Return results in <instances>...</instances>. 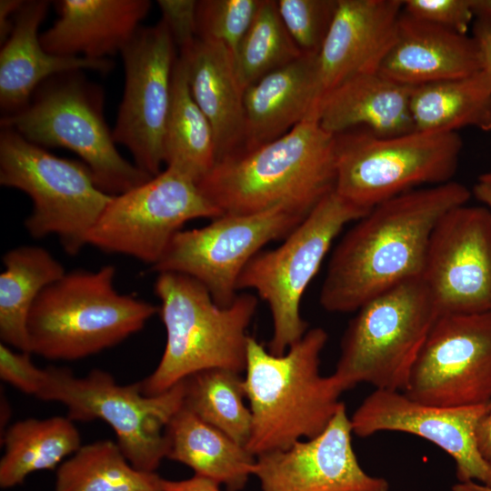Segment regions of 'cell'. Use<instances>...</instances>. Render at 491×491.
<instances>
[{
    "label": "cell",
    "instance_id": "obj_1",
    "mask_svg": "<svg viewBox=\"0 0 491 491\" xmlns=\"http://www.w3.org/2000/svg\"><path fill=\"white\" fill-rule=\"evenodd\" d=\"M470 196L465 185L450 181L412 189L374 206L334 249L319 295L323 308L356 312L377 296L422 277L436 225Z\"/></svg>",
    "mask_w": 491,
    "mask_h": 491
},
{
    "label": "cell",
    "instance_id": "obj_2",
    "mask_svg": "<svg viewBox=\"0 0 491 491\" xmlns=\"http://www.w3.org/2000/svg\"><path fill=\"white\" fill-rule=\"evenodd\" d=\"M336 180L335 135L312 112L281 137L219 159L197 185L222 215L283 204L310 212Z\"/></svg>",
    "mask_w": 491,
    "mask_h": 491
},
{
    "label": "cell",
    "instance_id": "obj_3",
    "mask_svg": "<svg viewBox=\"0 0 491 491\" xmlns=\"http://www.w3.org/2000/svg\"><path fill=\"white\" fill-rule=\"evenodd\" d=\"M327 339L326 330L311 328L276 356L249 337L244 387L252 428L246 448L255 456L317 436L344 404L339 381L320 372Z\"/></svg>",
    "mask_w": 491,
    "mask_h": 491
},
{
    "label": "cell",
    "instance_id": "obj_4",
    "mask_svg": "<svg viewBox=\"0 0 491 491\" xmlns=\"http://www.w3.org/2000/svg\"><path fill=\"white\" fill-rule=\"evenodd\" d=\"M155 293L161 303L166 344L156 368L140 381L143 394H163L205 369L245 371L247 329L257 296L237 294L229 306H221L200 282L176 272L157 273Z\"/></svg>",
    "mask_w": 491,
    "mask_h": 491
},
{
    "label": "cell",
    "instance_id": "obj_5",
    "mask_svg": "<svg viewBox=\"0 0 491 491\" xmlns=\"http://www.w3.org/2000/svg\"><path fill=\"white\" fill-rule=\"evenodd\" d=\"M115 268L75 270L39 295L28 317L31 354L77 360L120 344L144 328L159 307L115 287Z\"/></svg>",
    "mask_w": 491,
    "mask_h": 491
},
{
    "label": "cell",
    "instance_id": "obj_6",
    "mask_svg": "<svg viewBox=\"0 0 491 491\" xmlns=\"http://www.w3.org/2000/svg\"><path fill=\"white\" fill-rule=\"evenodd\" d=\"M9 127L42 147H63L81 157L98 187L110 195L135 188L153 176L118 152L104 116V91L82 71L44 81L22 110L1 118Z\"/></svg>",
    "mask_w": 491,
    "mask_h": 491
},
{
    "label": "cell",
    "instance_id": "obj_7",
    "mask_svg": "<svg viewBox=\"0 0 491 491\" xmlns=\"http://www.w3.org/2000/svg\"><path fill=\"white\" fill-rule=\"evenodd\" d=\"M350 320L333 375L344 391L360 383L404 392L418 353L438 316L418 277L371 299Z\"/></svg>",
    "mask_w": 491,
    "mask_h": 491
},
{
    "label": "cell",
    "instance_id": "obj_8",
    "mask_svg": "<svg viewBox=\"0 0 491 491\" xmlns=\"http://www.w3.org/2000/svg\"><path fill=\"white\" fill-rule=\"evenodd\" d=\"M0 184L32 200L25 221L34 238L55 235L65 251L78 254L114 195L102 191L83 162L53 155L9 127L0 133Z\"/></svg>",
    "mask_w": 491,
    "mask_h": 491
},
{
    "label": "cell",
    "instance_id": "obj_9",
    "mask_svg": "<svg viewBox=\"0 0 491 491\" xmlns=\"http://www.w3.org/2000/svg\"><path fill=\"white\" fill-rule=\"evenodd\" d=\"M462 145L456 132L381 137L356 128L335 135V191L369 211L419 185L452 181Z\"/></svg>",
    "mask_w": 491,
    "mask_h": 491
},
{
    "label": "cell",
    "instance_id": "obj_10",
    "mask_svg": "<svg viewBox=\"0 0 491 491\" xmlns=\"http://www.w3.org/2000/svg\"><path fill=\"white\" fill-rule=\"evenodd\" d=\"M369 211L346 201L334 190L280 246L261 250L246 266L237 289H252L268 305L273 322L267 346L271 354H285L306 333L308 324L300 314V304L307 286L344 226Z\"/></svg>",
    "mask_w": 491,
    "mask_h": 491
},
{
    "label": "cell",
    "instance_id": "obj_11",
    "mask_svg": "<svg viewBox=\"0 0 491 491\" xmlns=\"http://www.w3.org/2000/svg\"><path fill=\"white\" fill-rule=\"evenodd\" d=\"M36 397L63 404L72 421L107 423L129 463L137 470L155 473L165 458V428L184 404V384L145 396L140 382L120 385L101 369L80 377L68 368L51 366L45 368Z\"/></svg>",
    "mask_w": 491,
    "mask_h": 491
},
{
    "label": "cell",
    "instance_id": "obj_12",
    "mask_svg": "<svg viewBox=\"0 0 491 491\" xmlns=\"http://www.w3.org/2000/svg\"><path fill=\"white\" fill-rule=\"evenodd\" d=\"M309 212L278 205L251 214H223L205 226L180 230L158 262L156 273L176 272L200 282L221 306L237 296V283L264 246L284 239Z\"/></svg>",
    "mask_w": 491,
    "mask_h": 491
},
{
    "label": "cell",
    "instance_id": "obj_13",
    "mask_svg": "<svg viewBox=\"0 0 491 491\" xmlns=\"http://www.w3.org/2000/svg\"><path fill=\"white\" fill-rule=\"evenodd\" d=\"M222 215L185 175L165 167L145 183L114 195L87 245L155 265L184 225Z\"/></svg>",
    "mask_w": 491,
    "mask_h": 491
},
{
    "label": "cell",
    "instance_id": "obj_14",
    "mask_svg": "<svg viewBox=\"0 0 491 491\" xmlns=\"http://www.w3.org/2000/svg\"><path fill=\"white\" fill-rule=\"evenodd\" d=\"M431 406L464 407L491 401V311L437 316L403 392Z\"/></svg>",
    "mask_w": 491,
    "mask_h": 491
},
{
    "label": "cell",
    "instance_id": "obj_15",
    "mask_svg": "<svg viewBox=\"0 0 491 491\" xmlns=\"http://www.w3.org/2000/svg\"><path fill=\"white\" fill-rule=\"evenodd\" d=\"M125 90L113 137L125 146L135 165L155 176L164 163V136L177 55L175 44L161 19L141 26L120 53Z\"/></svg>",
    "mask_w": 491,
    "mask_h": 491
},
{
    "label": "cell",
    "instance_id": "obj_16",
    "mask_svg": "<svg viewBox=\"0 0 491 491\" xmlns=\"http://www.w3.org/2000/svg\"><path fill=\"white\" fill-rule=\"evenodd\" d=\"M422 279L438 316L491 311V211H448L430 238Z\"/></svg>",
    "mask_w": 491,
    "mask_h": 491
},
{
    "label": "cell",
    "instance_id": "obj_17",
    "mask_svg": "<svg viewBox=\"0 0 491 491\" xmlns=\"http://www.w3.org/2000/svg\"><path fill=\"white\" fill-rule=\"evenodd\" d=\"M487 405L443 407L417 402L401 391L376 389L350 419L353 434L359 437L393 431L424 438L454 459L458 482L491 486V468L480 455L476 437Z\"/></svg>",
    "mask_w": 491,
    "mask_h": 491
},
{
    "label": "cell",
    "instance_id": "obj_18",
    "mask_svg": "<svg viewBox=\"0 0 491 491\" xmlns=\"http://www.w3.org/2000/svg\"><path fill=\"white\" fill-rule=\"evenodd\" d=\"M352 434L343 404L317 436L257 456L253 476L262 491H389L385 478L361 467Z\"/></svg>",
    "mask_w": 491,
    "mask_h": 491
},
{
    "label": "cell",
    "instance_id": "obj_19",
    "mask_svg": "<svg viewBox=\"0 0 491 491\" xmlns=\"http://www.w3.org/2000/svg\"><path fill=\"white\" fill-rule=\"evenodd\" d=\"M402 12V0H338L317 55V104L344 82L378 72L395 43Z\"/></svg>",
    "mask_w": 491,
    "mask_h": 491
},
{
    "label": "cell",
    "instance_id": "obj_20",
    "mask_svg": "<svg viewBox=\"0 0 491 491\" xmlns=\"http://www.w3.org/2000/svg\"><path fill=\"white\" fill-rule=\"evenodd\" d=\"M481 70L480 48L474 36L403 11L395 43L378 73L396 83L416 86L469 76Z\"/></svg>",
    "mask_w": 491,
    "mask_h": 491
},
{
    "label": "cell",
    "instance_id": "obj_21",
    "mask_svg": "<svg viewBox=\"0 0 491 491\" xmlns=\"http://www.w3.org/2000/svg\"><path fill=\"white\" fill-rule=\"evenodd\" d=\"M55 5L58 18L40 35L43 48L95 60L121 53L152 5L148 0H59Z\"/></svg>",
    "mask_w": 491,
    "mask_h": 491
},
{
    "label": "cell",
    "instance_id": "obj_22",
    "mask_svg": "<svg viewBox=\"0 0 491 491\" xmlns=\"http://www.w3.org/2000/svg\"><path fill=\"white\" fill-rule=\"evenodd\" d=\"M50 3L24 1L14 28L0 51V106L5 115L15 114L30 102L35 90L46 79L71 71L92 70L108 73L114 68L109 59L61 56L46 52L38 28L45 18Z\"/></svg>",
    "mask_w": 491,
    "mask_h": 491
},
{
    "label": "cell",
    "instance_id": "obj_23",
    "mask_svg": "<svg viewBox=\"0 0 491 491\" xmlns=\"http://www.w3.org/2000/svg\"><path fill=\"white\" fill-rule=\"evenodd\" d=\"M243 103L244 137L238 151L252 150L286 135L316 111L317 55L303 54L250 85L244 90Z\"/></svg>",
    "mask_w": 491,
    "mask_h": 491
},
{
    "label": "cell",
    "instance_id": "obj_24",
    "mask_svg": "<svg viewBox=\"0 0 491 491\" xmlns=\"http://www.w3.org/2000/svg\"><path fill=\"white\" fill-rule=\"evenodd\" d=\"M412 88L378 72L355 76L319 100L318 122L334 135L356 128L381 137L411 133L416 131L410 110Z\"/></svg>",
    "mask_w": 491,
    "mask_h": 491
},
{
    "label": "cell",
    "instance_id": "obj_25",
    "mask_svg": "<svg viewBox=\"0 0 491 491\" xmlns=\"http://www.w3.org/2000/svg\"><path fill=\"white\" fill-rule=\"evenodd\" d=\"M179 55L191 94L212 126L217 162L240 150L244 137V90L234 55L222 44L198 38Z\"/></svg>",
    "mask_w": 491,
    "mask_h": 491
},
{
    "label": "cell",
    "instance_id": "obj_26",
    "mask_svg": "<svg viewBox=\"0 0 491 491\" xmlns=\"http://www.w3.org/2000/svg\"><path fill=\"white\" fill-rule=\"evenodd\" d=\"M165 442V458L223 484L227 491H240L253 475L256 456L184 406L168 421Z\"/></svg>",
    "mask_w": 491,
    "mask_h": 491
},
{
    "label": "cell",
    "instance_id": "obj_27",
    "mask_svg": "<svg viewBox=\"0 0 491 491\" xmlns=\"http://www.w3.org/2000/svg\"><path fill=\"white\" fill-rule=\"evenodd\" d=\"M0 275V337L2 343L18 351L30 352L28 317L45 288L66 273L46 249L21 246L3 256Z\"/></svg>",
    "mask_w": 491,
    "mask_h": 491
},
{
    "label": "cell",
    "instance_id": "obj_28",
    "mask_svg": "<svg viewBox=\"0 0 491 491\" xmlns=\"http://www.w3.org/2000/svg\"><path fill=\"white\" fill-rule=\"evenodd\" d=\"M410 110L416 131L451 133L473 126L491 130V79L469 76L413 86Z\"/></svg>",
    "mask_w": 491,
    "mask_h": 491
},
{
    "label": "cell",
    "instance_id": "obj_29",
    "mask_svg": "<svg viewBox=\"0 0 491 491\" xmlns=\"http://www.w3.org/2000/svg\"><path fill=\"white\" fill-rule=\"evenodd\" d=\"M164 163L196 184L216 163L212 126L194 99L184 59L176 57L164 136Z\"/></svg>",
    "mask_w": 491,
    "mask_h": 491
},
{
    "label": "cell",
    "instance_id": "obj_30",
    "mask_svg": "<svg viewBox=\"0 0 491 491\" xmlns=\"http://www.w3.org/2000/svg\"><path fill=\"white\" fill-rule=\"evenodd\" d=\"M0 486L11 488L39 470H53L75 453L81 436L67 416L27 418L12 424L2 435Z\"/></svg>",
    "mask_w": 491,
    "mask_h": 491
},
{
    "label": "cell",
    "instance_id": "obj_31",
    "mask_svg": "<svg viewBox=\"0 0 491 491\" xmlns=\"http://www.w3.org/2000/svg\"><path fill=\"white\" fill-rule=\"evenodd\" d=\"M160 482L156 473L135 468L117 443L99 440L59 465L55 491H161Z\"/></svg>",
    "mask_w": 491,
    "mask_h": 491
},
{
    "label": "cell",
    "instance_id": "obj_32",
    "mask_svg": "<svg viewBox=\"0 0 491 491\" xmlns=\"http://www.w3.org/2000/svg\"><path fill=\"white\" fill-rule=\"evenodd\" d=\"M183 406L238 444L249 441L252 414L240 373L225 368L195 372L183 380Z\"/></svg>",
    "mask_w": 491,
    "mask_h": 491
},
{
    "label": "cell",
    "instance_id": "obj_33",
    "mask_svg": "<svg viewBox=\"0 0 491 491\" xmlns=\"http://www.w3.org/2000/svg\"><path fill=\"white\" fill-rule=\"evenodd\" d=\"M302 55L279 15L276 1L263 0L234 55L238 82L245 90Z\"/></svg>",
    "mask_w": 491,
    "mask_h": 491
},
{
    "label": "cell",
    "instance_id": "obj_34",
    "mask_svg": "<svg viewBox=\"0 0 491 491\" xmlns=\"http://www.w3.org/2000/svg\"><path fill=\"white\" fill-rule=\"evenodd\" d=\"M263 0H201L197 38L224 45L235 55Z\"/></svg>",
    "mask_w": 491,
    "mask_h": 491
},
{
    "label": "cell",
    "instance_id": "obj_35",
    "mask_svg": "<svg viewBox=\"0 0 491 491\" xmlns=\"http://www.w3.org/2000/svg\"><path fill=\"white\" fill-rule=\"evenodd\" d=\"M338 0H277L279 15L305 55H318L334 20Z\"/></svg>",
    "mask_w": 491,
    "mask_h": 491
},
{
    "label": "cell",
    "instance_id": "obj_36",
    "mask_svg": "<svg viewBox=\"0 0 491 491\" xmlns=\"http://www.w3.org/2000/svg\"><path fill=\"white\" fill-rule=\"evenodd\" d=\"M407 15L442 27L466 35L475 16L473 0H405Z\"/></svg>",
    "mask_w": 491,
    "mask_h": 491
},
{
    "label": "cell",
    "instance_id": "obj_37",
    "mask_svg": "<svg viewBox=\"0 0 491 491\" xmlns=\"http://www.w3.org/2000/svg\"><path fill=\"white\" fill-rule=\"evenodd\" d=\"M31 353L14 351L0 344V377L21 392L37 396L45 380V368L37 367Z\"/></svg>",
    "mask_w": 491,
    "mask_h": 491
},
{
    "label": "cell",
    "instance_id": "obj_38",
    "mask_svg": "<svg viewBox=\"0 0 491 491\" xmlns=\"http://www.w3.org/2000/svg\"><path fill=\"white\" fill-rule=\"evenodd\" d=\"M157 5L175 46L181 51L191 45L197 39V1L158 0Z\"/></svg>",
    "mask_w": 491,
    "mask_h": 491
},
{
    "label": "cell",
    "instance_id": "obj_39",
    "mask_svg": "<svg viewBox=\"0 0 491 491\" xmlns=\"http://www.w3.org/2000/svg\"><path fill=\"white\" fill-rule=\"evenodd\" d=\"M480 48L482 70L491 79V19L477 17L474 25V35Z\"/></svg>",
    "mask_w": 491,
    "mask_h": 491
},
{
    "label": "cell",
    "instance_id": "obj_40",
    "mask_svg": "<svg viewBox=\"0 0 491 491\" xmlns=\"http://www.w3.org/2000/svg\"><path fill=\"white\" fill-rule=\"evenodd\" d=\"M220 484L201 476L178 481L161 478V491H220Z\"/></svg>",
    "mask_w": 491,
    "mask_h": 491
},
{
    "label": "cell",
    "instance_id": "obj_41",
    "mask_svg": "<svg viewBox=\"0 0 491 491\" xmlns=\"http://www.w3.org/2000/svg\"><path fill=\"white\" fill-rule=\"evenodd\" d=\"M476 437L479 453L491 468V401L477 424Z\"/></svg>",
    "mask_w": 491,
    "mask_h": 491
},
{
    "label": "cell",
    "instance_id": "obj_42",
    "mask_svg": "<svg viewBox=\"0 0 491 491\" xmlns=\"http://www.w3.org/2000/svg\"><path fill=\"white\" fill-rule=\"evenodd\" d=\"M22 0L0 1V42L4 44L12 33L15 17L22 6Z\"/></svg>",
    "mask_w": 491,
    "mask_h": 491
},
{
    "label": "cell",
    "instance_id": "obj_43",
    "mask_svg": "<svg viewBox=\"0 0 491 491\" xmlns=\"http://www.w3.org/2000/svg\"><path fill=\"white\" fill-rule=\"evenodd\" d=\"M473 194L491 211V180L481 175L473 188Z\"/></svg>",
    "mask_w": 491,
    "mask_h": 491
},
{
    "label": "cell",
    "instance_id": "obj_44",
    "mask_svg": "<svg viewBox=\"0 0 491 491\" xmlns=\"http://www.w3.org/2000/svg\"><path fill=\"white\" fill-rule=\"evenodd\" d=\"M473 11L477 17L491 19V0H473Z\"/></svg>",
    "mask_w": 491,
    "mask_h": 491
},
{
    "label": "cell",
    "instance_id": "obj_45",
    "mask_svg": "<svg viewBox=\"0 0 491 491\" xmlns=\"http://www.w3.org/2000/svg\"><path fill=\"white\" fill-rule=\"evenodd\" d=\"M452 491H491V486L477 482H458L454 485Z\"/></svg>",
    "mask_w": 491,
    "mask_h": 491
},
{
    "label": "cell",
    "instance_id": "obj_46",
    "mask_svg": "<svg viewBox=\"0 0 491 491\" xmlns=\"http://www.w3.org/2000/svg\"><path fill=\"white\" fill-rule=\"evenodd\" d=\"M483 176L489 179V180H491V173H486V174L483 175Z\"/></svg>",
    "mask_w": 491,
    "mask_h": 491
}]
</instances>
